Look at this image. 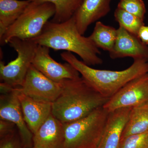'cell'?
Instances as JSON below:
<instances>
[{"label":"cell","instance_id":"cell-20","mask_svg":"<svg viewBox=\"0 0 148 148\" xmlns=\"http://www.w3.org/2000/svg\"><path fill=\"white\" fill-rule=\"evenodd\" d=\"M114 16L119 26L137 36L140 28L145 25L144 19L117 8L115 11Z\"/></svg>","mask_w":148,"mask_h":148},{"label":"cell","instance_id":"cell-15","mask_svg":"<svg viewBox=\"0 0 148 148\" xmlns=\"http://www.w3.org/2000/svg\"><path fill=\"white\" fill-rule=\"evenodd\" d=\"M112 0H83L74 14L77 28L83 35L90 24L107 15L111 10Z\"/></svg>","mask_w":148,"mask_h":148},{"label":"cell","instance_id":"cell-7","mask_svg":"<svg viewBox=\"0 0 148 148\" xmlns=\"http://www.w3.org/2000/svg\"><path fill=\"white\" fill-rule=\"evenodd\" d=\"M17 88L36 101L52 103L61 93L62 84L49 79L32 65L23 84Z\"/></svg>","mask_w":148,"mask_h":148},{"label":"cell","instance_id":"cell-19","mask_svg":"<svg viewBox=\"0 0 148 148\" xmlns=\"http://www.w3.org/2000/svg\"><path fill=\"white\" fill-rule=\"evenodd\" d=\"M83 0H32L35 3L49 2L55 6L56 12L51 21L61 23L73 17Z\"/></svg>","mask_w":148,"mask_h":148},{"label":"cell","instance_id":"cell-10","mask_svg":"<svg viewBox=\"0 0 148 148\" xmlns=\"http://www.w3.org/2000/svg\"><path fill=\"white\" fill-rule=\"evenodd\" d=\"M49 49L38 45L32 63L37 70L55 82L79 77V73L71 65L67 62L62 64L55 61L49 54Z\"/></svg>","mask_w":148,"mask_h":148},{"label":"cell","instance_id":"cell-6","mask_svg":"<svg viewBox=\"0 0 148 148\" xmlns=\"http://www.w3.org/2000/svg\"><path fill=\"white\" fill-rule=\"evenodd\" d=\"M17 53L16 59L5 65L0 63V78L14 88L20 87L27 75L34 57L38 45L32 40L14 38L8 43Z\"/></svg>","mask_w":148,"mask_h":148},{"label":"cell","instance_id":"cell-16","mask_svg":"<svg viewBox=\"0 0 148 148\" xmlns=\"http://www.w3.org/2000/svg\"><path fill=\"white\" fill-rule=\"evenodd\" d=\"M32 0H0V38L24 12Z\"/></svg>","mask_w":148,"mask_h":148},{"label":"cell","instance_id":"cell-13","mask_svg":"<svg viewBox=\"0 0 148 148\" xmlns=\"http://www.w3.org/2000/svg\"><path fill=\"white\" fill-rule=\"evenodd\" d=\"M132 108L117 109L109 113L97 148H119L123 129Z\"/></svg>","mask_w":148,"mask_h":148},{"label":"cell","instance_id":"cell-23","mask_svg":"<svg viewBox=\"0 0 148 148\" xmlns=\"http://www.w3.org/2000/svg\"><path fill=\"white\" fill-rule=\"evenodd\" d=\"M22 145L19 139L14 132L1 138L0 148H21Z\"/></svg>","mask_w":148,"mask_h":148},{"label":"cell","instance_id":"cell-1","mask_svg":"<svg viewBox=\"0 0 148 148\" xmlns=\"http://www.w3.org/2000/svg\"><path fill=\"white\" fill-rule=\"evenodd\" d=\"M32 40L38 45L76 53L89 66L103 63L99 56L101 53L99 48L89 37H84L79 32L74 15L61 23L49 21L41 34Z\"/></svg>","mask_w":148,"mask_h":148},{"label":"cell","instance_id":"cell-27","mask_svg":"<svg viewBox=\"0 0 148 148\" xmlns=\"http://www.w3.org/2000/svg\"><path fill=\"white\" fill-rule=\"evenodd\" d=\"M21 148H25L22 147H21ZM29 148H37L35 147H34V146H33V147H32Z\"/></svg>","mask_w":148,"mask_h":148},{"label":"cell","instance_id":"cell-25","mask_svg":"<svg viewBox=\"0 0 148 148\" xmlns=\"http://www.w3.org/2000/svg\"><path fill=\"white\" fill-rule=\"evenodd\" d=\"M138 38L145 44L148 45V26H142L138 32Z\"/></svg>","mask_w":148,"mask_h":148},{"label":"cell","instance_id":"cell-2","mask_svg":"<svg viewBox=\"0 0 148 148\" xmlns=\"http://www.w3.org/2000/svg\"><path fill=\"white\" fill-rule=\"evenodd\" d=\"M62 90L52 103L51 113L63 123L86 116L103 107L110 98L96 91L82 77L61 82Z\"/></svg>","mask_w":148,"mask_h":148},{"label":"cell","instance_id":"cell-3","mask_svg":"<svg viewBox=\"0 0 148 148\" xmlns=\"http://www.w3.org/2000/svg\"><path fill=\"white\" fill-rule=\"evenodd\" d=\"M61 56L64 61L76 69L94 89L108 98L112 97L130 81L148 73V60L146 59H134L127 69L113 71L93 69L69 51L63 52Z\"/></svg>","mask_w":148,"mask_h":148},{"label":"cell","instance_id":"cell-9","mask_svg":"<svg viewBox=\"0 0 148 148\" xmlns=\"http://www.w3.org/2000/svg\"><path fill=\"white\" fill-rule=\"evenodd\" d=\"M0 118L1 119L11 122L16 125L22 147L29 148L34 146V134L24 120L16 88L9 94H1Z\"/></svg>","mask_w":148,"mask_h":148},{"label":"cell","instance_id":"cell-5","mask_svg":"<svg viewBox=\"0 0 148 148\" xmlns=\"http://www.w3.org/2000/svg\"><path fill=\"white\" fill-rule=\"evenodd\" d=\"M56 12L55 6L49 2L35 3L31 1L21 16L6 31L1 38V45L14 38L32 40L38 36Z\"/></svg>","mask_w":148,"mask_h":148},{"label":"cell","instance_id":"cell-22","mask_svg":"<svg viewBox=\"0 0 148 148\" xmlns=\"http://www.w3.org/2000/svg\"><path fill=\"white\" fill-rule=\"evenodd\" d=\"M119 148H148V131L122 138Z\"/></svg>","mask_w":148,"mask_h":148},{"label":"cell","instance_id":"cell-24","mask_svg":"<svg viewBox=\"0 0 148 148\" xmlns=\"http://www.w3.org/2000/svg\"><path fill=\"white\" fill-rule=\"evenodd\" d=\"M15 127H16V125L13 123L5 120L0 119L1 138L14 132L15 131Z\"/></svg>","mask_w":148,"mask_h":148},{"label":"cell","instance_id":"cell-26","mask_svg":"<svg viewBox=\"0 0 148 148\" xmlns=\"http://www.w3.org/2000/svg\"><path fill=\"white\" fill-rule=\"evenodd\" d=\"M16 88L13 87L10 85L8 84L5 82H1L0 84V90L1 94H9L14 91Z\"/></svg>","mask_w":148,"mask_h":148},{"label":"cell","instance_id":"cell-8","mask_svg":"<svg viewBox=\"0 0 148 148\" xmlns=\"http://www.w3.org/2000/svg\"><path fill=\"white\" fill-rule=\"evenodd\" d=\"M148 103V73L125 85L103 106L108 112L132 108Z\"/></svg>","mask_w":148,"mask_h":148},{"label":"cell","instance_id":"cell-17","mask_svg":"<svg viewBox=\"0 0 148 148\" xmlns=\"http://www.w3.org/2000/svg\"><path fill=\"white\" fill-rule=\"evenodd\" d=\"M148 131V103L132 108L121 139Z\"/></svg>","mask_w":148,"mask_h":148},{"label":"cell","instance_id":"cell-21","mask_svg":"<svg viewBox=\"0 0 148 148\" xmlns=\"http://www.w3.org/2000/svg\"><path fill=\"white\" fill-rule=\"evenodd\" d=\"M117 8L145 19L146 8L143 0H120Z\"/></svg>","mask_w":148,"mask_h":148},{"label":"cell","instance_id":"cell-11","mask_svg":"<svg viewBox=\"0 0 148 148\" xmlns=\"http://www.w3.org/2000/svg\"><path fill=\"white\" fill-rule=\"evenodd\" d=\"M112 59L132 57L133 59L148 60V47L137 36L130 34L119 26L117 29L115 42L109 52Z\"/></svg>","mask_w":148,"mask_h":148},{"label":"cell","instance_id":"cell-14","mask_svg":"<svg viewBox=\"0 0 148 148\" xmlns=\"http://www.w3.org/2000/svg\"><path fill=\"white\" fill-rule=\"evenodd\" d=\"M16 89L24 120L35 134L51 113L52 103L36 101Z\"/></svg>","mask_w":148,"mask_h":148},{"label":"cell","instance_id":"cell-12","mask_svg":"<svg viewBox=\"0 0 148 148\" xmlns=\"http://www.w3.org/2000/svg\"><path fill=\"white\" fill-rule=\"evenodd\" d=\"M64 123L52 113L34 134V147L37 148H65Z\"/></svg>","mask_w":148,"mask_h":148},{"label":"cell","instance_id":"cell-4","mask_svg":"<svg viewBox=\"0 0 148 148\" xmlns=\"http://www.w3.org/2000/svg\"><path fill=\"white\" fill-rule=\"evenodd\" d=\"M109 113L101 107L82 118L63 123L65 148H97Z\"/></svg>","mask_w":148,"mask_h":148},{"label":"cell","instance_id":"cell-18","mask_svg":"<svg viewBox=\"0 0 148 148\" xmlns=\"http://www.w3.org/2000/svg\"><path fill=\"white\" fill-rule=\"evenodd\" d=\"M116 36L117 29L98 21L92 34L88 37L98 48L110 52L114 45Z\"/></svg>","mask_w":148,"mask_h":148}]
</instances>
